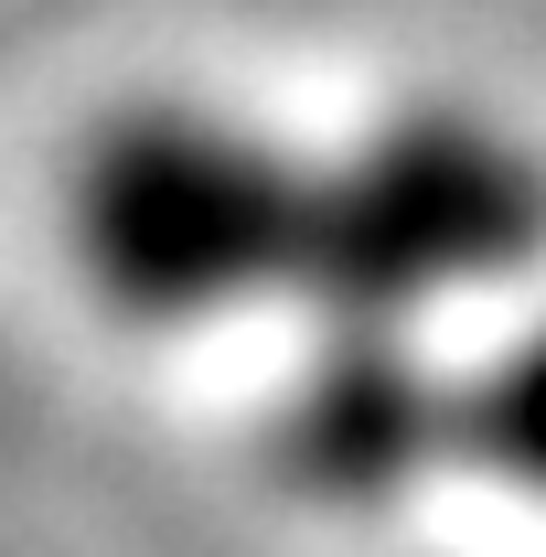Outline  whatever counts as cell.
I'll return each instance as SVG.
<instances>
[{
	"mask_svg": "<svg viewBox=\"0 0 546 557\" xmlns=\"http://www.w3.org/2000/svg\"><path fill=\"white\" fill-rule=\"evenodd\" d=\"M311 183L322 161H300L289 139L150 97L86 129L65 161V258L108 311L194 333L247 300H300Z\"/></svg>",
	"mask_w": 546,
	"mask_h": 557,
	"instance_id": "obj_1",
	"label": "cell"
},
{
	"mask_svg": "<svg viewBox=\"0 0 546 557\" xmlns=\"http://www.w3.org/2000/svg\"><path fill=\"white\" fill-rule=\"evenodd\" d=\"M546 258V161L472 108H408L311 183L300 300L333 333H408V311Z\"/></svg>",
	"mask_w": 546,
	"mask_h": 557,
	"instance_id": "obj_2",
	"label": "cell"
},
{
	"mask_svg": "<svg viewBox=\"0 0 546 557\" xmlns=\"http://www.w3.org/2000/svg\"><path fill=\"white\" fill-rule=\"evenodd\" d=\"M429 461L546 493V333L482 364H429Z\"/></svg>",
	"mask_w": 546,
	"mask_h": 557,
	"instance_id": "obj_3",
	"label": "cell"
}]
</instances>
